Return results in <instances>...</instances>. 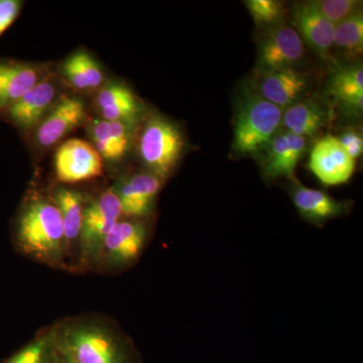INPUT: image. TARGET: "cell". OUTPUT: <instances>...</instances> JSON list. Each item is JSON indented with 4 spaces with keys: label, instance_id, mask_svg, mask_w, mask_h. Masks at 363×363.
Here are the masks:
<instances>
[{
    "label": "cell",
    "instance_id": "obj_1",
    "mask_svg": "<svg viewBox=\"0 0 363 363\" xmlns=\"http://www.w3.org/2000/svg\"><path fill=\"white\" fill-rule=\"evenodd\" d=\"M13 240L25 257L69 271L61 215L51 198L38 194L26 198L13 221Z\"/></svg>",
    "mask_w": 363,
    "mask_h": 363
},
{
    "label": "cell",
    "instance_id": "obj_2",
    "mask_svg": "<svg viewBox=\"0 0 363 363\" xmlns=\"http://www.w3.org/2000/svg\"><path fill=\"white\" fill-rule=\"evenodd\" d=\"M52 327L59 351L74 363H135L130 341L106 319L81 315Z\"/></svg>",
    "mask_w": 363,
    "mask_h": 363
},
{
    "label": "cell",
    "instance_id": "obj_3",
    "mask_svg": "<svg viewBox=\"0 0 363 363\" xmlns=\"http://www.w3.org/2000/svg\"><path fill=\"white\" fill-rule=\"evenodd\" d=\"M283 109L252 93L242 100L234 124V150L241 155H252L264 149L281 125Z\"/></svg>",
    "mask_w": 363,
    "mask_h": 363
},
{
    "label": "cell",
    "instance_id": "obj_4",
    "mask_svg": "<svg viewBox=\"0 0 363 363\" xmlns=\"http://www.w3.org/2000/svg\"><path fill=\"white\" fill-rule=\"evenodd\" d=\"M121 215V202L113 189L104 191L85 205L77 271L98 269L105 238Z\"/></svg>",
    "mask_w": 363,
    "mask_h": 363
},
{
    "label": "cell",
    "instance_id": "obj_5",
    "mask_svg": "<svg viewBox=\"0 0 363 363\" xmlns=\"http://www.w3.org/2000/svg\"><path fill=\"white\" fill-rule=\"evenodd\" d=\"M184 150L185 138L178 125L162 116L147 119L138 140V152L149 173L164 181L176 168Z\"/></svg>",
    "mask_w": 363,
    "mask_h": 363
},
{
    "label": "cell",
    "instance_id": "obj_6",
    "mask_svg": "<svg viewBox=\"0 0 363 363\" xmlns=\"http://www.w3.org/2000/svg\"><path fill=\"white\" fill-rule=\"evenodd\" d=\"M147 240L142 222L119 219L105 238L98 269L116 272L130 266L140 257Z\"/></svg>",
    "mask_w": 363,
    "mask_h": 363
},
{
    "label": "cell",
    "instance_id": "obj_7",
    "mask_svg": "<svg viewBox=\"0 0 363 363\" xmlns=\"http://www.w3.org/2000/svg\"><path fill=\"white\" fill-rule=\"evenodd\" d=\"M57 180L79 183L97 178L104 172V159L92 143L72 138L62 143L55 156Z\"/></svg>",
    "mask_w": 363,
    "mask_h": 363
},
{
    "label": "cell",
    "instance_id": "obj_8",
    "mask_svg": "<svg viewBox=\"0 0 363 363\" xmlns=\"http://www.w3.org/2000/svg\"><path fill=\"white\" fill-rule=\"evenodd\" d=\"M302 38L292 26L267 28L259 45V65L264 71L292 68L304 55Z\"/></svg>",
    "mask_w": 363,
    "mask_h": 363
},
{
    "label": "cell",
    "instance_id": "obj_9",
    "mask_svg": "<svg viewBox=\"0 0 363 363\" xmlns=\"http://www.w3.org/2000/svg\"><path fill=\"white\" fill-rule=\"evenodd\" d=\"M309 169L325 186H338L352 178L355 161L348 156L337 138L325 135L313 147Z\"/></svg>",
    "mask_w": 363,
    "mask_h": 363
},
{
    "label": "cell",
    "instance_id": "obj_10",
    "mask_svg": "<svg viewBox=\"0 0 363 363\" xmlns=\"http://www.w3.org/2000/svg\"><path fill=\"white\" fill-rule=\"evenodd\" d=\"M56 84L50 77H45L26 93L16 104L9 106L0 118L23 131L37 128L43 118L56 104Z\"/></svg>",
    "mask_w": 363,
    "mask_h": 363
},
{
    "label": "cell",
    "instance_id": "obj_11",
    "mask_svg": "<svg viewBox=\"0 0 363 363\" xmlns=\"http://www.w3.org/2000/svg\"><path fill=\"white\" fill-rule=\"evenodd\" d=\"M86 117L84 102L75 96H63L35 128V138L40 147H49L58 143L82 123Z\"/></svg>",
    "mask_w": 363,
    "mask_h": 363
},
{
    "label": "cell",
    "instance_id": "obj_12",
    "mask_svg": "<svg viewBox=\"0 0 363 363\" xmlns=\"http://www.w3.org/2000/svg\"><path fill=\"white\" fill-rule=\"evenodd\" d=\"M162 182L161 178L150 173L136 174L121 181L113 190L121 202L123 215L138 218L149 214Z\"/></svg>",
    "mask_w": 363,
    "mask_h": 363
},
{
    "label": "cell",
    "instance_id": "obj_13",
    "mask_svg": "<svg viewBox=\"0 0 363 363\" xmlns=\"http://www.w3.org/2000/svg\"><path fill=\"white\" fill-rule=\"evenodd\" d=\"M51 199L58 207L61 215L69 271L73 267L77 269L79 245L85 209L83 195L75 189L59 187L55 190Z\"/></svg>",
    "mask_w": 363,
    "mask_h": 363
},
{
    "label": "cell",
    "instance_id": "obj_14",
    "mask_svg": "<svg viewBox=\"0 0 363 363\" xmlns=\"http://www.w3.org/2000/svg\"><path fill=\"white\" fill-rule=\"evenodd\" d=\"M44 70L32 63L0 59V114L44 79Z\"/></svg>",
    "mask_w": 363,
    "mask_h": 363
},
{
    "label": "cell",
    "instance_id": "obj_15",
    "mask_svg": "<svg viewBox=\"0 0 363 363\" xmlns=\"http://www.w3.org/2000/svg\"><path fill=\"white\" fill-rule=\"evenodd\" d=\"M293 21L300 37L320 56L327 58L333 49L335 26L326 20L310 1L294 6Z\"/></svg>",
    "mask_w": 363,
    "mask_h": 363
},
{
    "label": "cell",
    "instance_id": "obj_16",
    "mask_svg": "<svg viewBox=\"0 0 363 363\" xmlns=\"http://www.w3.org/2000/svg\"><path fill=\"white\" fill-rule=\"evenodd\" d=\"M307 147V138L284 133L277 135L267 145L264 175L269 179L293 178Z\"/></svg>",
    "mask_w": 363,
    "mask_h": 363
},
{
    "label": "cell",
    "instance_id": "obj_17",
    "mask_svg": "<svg viewBox=\"0 0 363 363\" xmlns=\"http://www.w3.org/2000/svg\"><path fill=\"white\" fill-rule=\"evenodd\" d=\"M96 104L104 121H117L126 126L135 123L142 104L135 93L123 83L111 82L100 88Z\"/></svg>",
    "mask_w": 363,
    "mask_h": 363
},
{
    "label": "cell",
    "instance_id": "obj_18",
    "mask_svg": "<svg viewBox=\"0 0 363 363\" xmlns=\"http://www.w3.org/2000/svg\"><path fill=\"white\" fill-rule=\"evenodd\" d=\"M264 72L259 93L281 109H286L297 102L307 89V77L293 68Z\"/></svg>",
    "mask_w": 363,
    "mask_h": 363
},
{
    "label": "cell",
    "instance_id": "obj_19",
    "mask_svg": "<svg viewBox=\"0 0 363 363\" xmlns=\"http://www.w3.org/2000/svg\"><path fill=\"white\" fill-rule=\"evenodd\" d=\"M90 133L93 145L106 161H118L130 147V133L125 124L96 119L90 125Z\"/></svg>",
    "mask_w": 363,
    "mask_h": 363
},
{
    "label": "cell",
    "instance_id": "obj_20",
    "mask_svg": "<svg viewBox=\"0 0 363 363\" xmlns=\"http://www.w3.org/2000/svg\"><path fill=\"white\" fill-rule=\"evenodd\" d=\"M293 201L302 216L317 223L337 217L345 209L344 203L322 191L304 186H298L294 190Z\"/></svg>",
    "mask_w": 363,
    "mask_h": 363
},
{
    "label": "cell",
    "instance_id": "obj_21",
    "mask_svg": "<svg viewBox=\"0 0 363 363\" xmlns=\"http://www.w3.org/2000/svg\"><path fill=\"white\" fill-rule=\"evenodd\" d=\"M326 123V113L324 109L312 100H302L289 106L283 112L281 125L286 133L309 138L316 135Z\"/></svg>",
    "mask_w": 363,
    "mask_h": 363
},
{
    "label": "cell",
    "instance_id": "obj_22",
    "mask_svg": "<svg viewBox=\"0 0 363 363\" xmlns=\"http://www.w3.org/2000/svg\"><path fill=\"white\" fill-rule=\"evenodd\" d=\"M62 73L69 84L79 91L97 89L104 80L99 64L85 51H78L68 57L62 67Z\"/></svg>",
    "mask_w": 363,
    "mask_h": 363
},
{
    "label": "cell",
    "instance_id": "obj_23",
    "mask_svg": "<svg viewBox=\"0 0 363 363\" xmlns=\"http://www.w3.org/2000/svg\"><path fill=\"white\" fill-rule=\"evenodd\" d=\"M329 93L344 106L362 111L363 106L362 67H350L336 73L329 83Z\"/></svg>",
    "mask_w": 363,
    "mask_h": 363
},
{
    "label": "cell",
    "instance_id": "obj_24",
    "mask_svg": "<svg viewBox=\"0 0 363 363\" xmlns=\"http://www.w3.org/2000/svg\"><path fill=\"white\" fill-rule=\"evenodd\" d=\"M59 355L52 327L43 329L4 363H55Z\"/></svg>",
    "mask_w": 363,
    "mask_h": 363
},
{
    "label": "cell",
    "instance_id": "obj_25",
    "mask_svg": "<svg viewBox=\"0 0 363 363\" xmlns=\"http://www.w3.org/2000/svg\"><path fill=\"white\" fill-rule=\"evenodd\" d=\"M333 48L348 58H357L363 51V16L357 11L335 25Z\"/></svg>",
    "mask_w": 363,
    "mask_h": 363
},
{
    "label": "cell",
    "instance_id": "obj_26",
    "mask_svg": "<svg viewBox=\"0 0 363 363\" xmlns=\"http://www.w3.org/2000/svg\"><path fill=\"white\" fill-rule=\"evenodd\" d=\"M245 6L255 23L262 26L279 25L285 14L283 4L276 0H248Z\"/></svg>",
    "mask_w": 363,
    "mask_h": 363
},
{
    "label": "cell",
    "instance_id": "obj_27",
    "mask_svg": "<svg viewBox=\"0 0 363 363\" xmlns=\"http://www.w3.org/2000/svg\"><path fill=\"white\" fill-rule=\"evenodd\" d=\"M326 20L334 26L357 13L359 1L355 0H316L310 1Z\"/></svg>",
    "mask_w": 363,
    "mask_h": 363
},
{
    "label": "cell",
    "instance_id": "obj_28",
    "mask_svg": "<svg viewBox=\"0 0 363 363\" xmlns=\"http://www.w3.org/2000/svg\"><path fill=\"white\" fill-rule=\"evenodd\" d=\"M23 6L21 0H0V37L13 25Z\"/></svg>",
    "mask_w": 363,
    "mask_h": 363
},
{
    "label": "cell",
    "instance_id": "obj_29",
    "mask_svg": "<svg viewBox=\"0 0 363 363\" xmlns=\"http://www.w3.org/2000/svg\"><path fill=\"white\" fill-rule=\"evenodd\" d=\"M339 143L348 156L352 160L362 157L363 152V140L362 133L355 130L344 131L342 135L337 138Z\"/></svg>",
    "mask_w": 363,
    "mask_h": 363
},
{
    "label": "cell",
    "instance_id": "obj_30",
    "mask_svg": "<svg viewBox=\"0 0 363 363\" xmlns=\"http://www.w3.org/2000/svg\"><path fill=\"white\" fill-rule=\"evenodd\" d=\"M55 363H74L73 360L70 357H67L66 354L59 351L58 357H57L56 362Z\"/></svg>",
    "mask_w": 363,
    "mask_h": 363
}]
</instances>
